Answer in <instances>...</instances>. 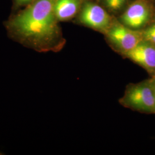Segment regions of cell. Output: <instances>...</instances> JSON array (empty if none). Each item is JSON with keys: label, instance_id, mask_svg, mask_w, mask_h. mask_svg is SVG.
I'll return each mask as SVG.
<instances>
[{"label": "cell", "instance_id": "1", "mask_svg": "<svg viewBox=\"0 0 155 155\" xmlns=\"http://www.w3.org/2000/svg\"><path fill=\"white\" fill-rule=\"evenodd\" d=\"M56 0H34L6 24L9 36L39 52L55 51L63 44L55 16Z\"/></svg>", "mask_w": 155, "mask_h": 155}, {"label": "cell", "instance_id": "2", "mask_svg": "<svg viewBox=\"0 0 155 155\" xmlns=\"http://www.w3.org/2000/svg\"><path fill=\"white\" fill-rule=\"evenodd\" d=\"M121 102L136 110L155 113V95L150 81L130 86Z\"/></svg>", "mask_w": 155, "mask_h": 155}, {"label": "cell", "instance_id": "3", "mask_svg": "<svg viewBox=\"0 0 155 155\" xmlns=\"http://www.w3.org/2000/svg\"><path fill=\"white\" fill-rule=\"evenodd\" d=\"M106 32L108 39L124 53L132 50L144 40L143 32L119 23L111 25Z\"/></svg>", "mask_w": 155, "mask_h": 155}, {"label": "cell", "instance_id": "4", "mask_svg": "<svg viewBox=\"0 0 155 155\" xmlns=\"http://www.w3.org/2000/svg\"><path fill=\"white\" fill-rule=\"evenodd\" d=\"M80 21L83 24L99 31H107L111 26V17L101 6L87 2L80 13Z\"/></svg>", "mask_w": 155, "mask_h": 155}, {"label": "cell", "instance_id": "5", "mask_svg": "<svg viewBox=\"0 0 155 155\" xmlns=\"http://www.w3.org/2000/svg\"><path fill=\"white\" fill-rule=\"evenodd\" d=\"M124 54L127 58L155 75V45L144 40L135 48Z\"/></svg>", "mask_w": 155, "mask_h": 155}, {"label": "cell", "instance_id": "6", "mask_svg": "<svg viewBox=\"0 0 155 155\" xmlns=\"http://www.w3.org/2000/svg\"><path fill=\"white\" fill-rule=\"evenodd\" d=\"M150 16V9L148 4L142 0H137L127 8L122 15V22L132 29L141 28L144 25Z\"/></svg>", "mask_w": 155, "mask_h": 155}, {"label": "cell", "instance_id": "7", "mask_svg": "<svg viewBox=\"0 0 155 155\" xmlns=\"http://www.w3.org/2000/svg\"><path fill=\"white\" fill-rule=\"evenodd\" d=\"M80 5V0H56L54 11L58 20L71 19L77 13Z\"/></svg>", "mask_w": 155, "mask_h": 155}, {"label": "cell", "instance_id": "8", "mask_svg": "<svg viewBox=\"0 0 155 155\" xmlns=\"http://www.w3.org/2000/svg\"><path fill=\"white\" fill-rule=\"evenodd\" d=\"M104 4L111 11H117L122 9L127 0H102Z\"/></svg>", "mask_w": 155, "mask_h": 155}, {"label": "cell", "instance_id": "9", "mask_svg": "<svg viewBox=\"0 0 155 155\" xmlns=\"http://www.w3.org/2000/svg\"><path fill=\"white\" fill-rule=\"evenodd\" d=\"M144 40L155 45V24L147 28L143 32Z\"/></svg>", "mask_w": 155, "mask_h": 155}, {"label": "cell", "instance_id": "10", "mask_svg": "<svg viewBox=\"0 0 155 155\" xmlns=\"http://www.w3.org/2000/svg\"><path fill=\"white\" fill-rule=\"evenodd\" d=\"M34 0H15V2L16 5L18 6H24L25 5H28L31 4L32 1Z\"/></svg>", "mask_w": 155, "mask_h": 155}, {"label": "cell", "instance_id": "11", "mask_svg": "<svg viewBox=\"0 0 155 155\" xmlns=\"http://www.w3.org/2000/svg\"><path fill=\"white\" fill-rule=\"evenodd\" d=\"M150 81V84H151V86H152V88H153V91H154V94H155V76H153V78L151 79H150L149 80Z\"/></svg>", "mask_w": 155, "mask_h": 155}, {"label": "cell", "instance_id": "12", "mask_svg": "<svg viewBox=\"0 0 155 155\" xmlns=\"http://www.w3.org/2000/svg\"><path fill=\"white\" fill-rule=\"evenodd\" d=\"M154 76H155V75H154Z\"/></svg>", "mask_w": 155, "mask_h": 155}]
</instances>
